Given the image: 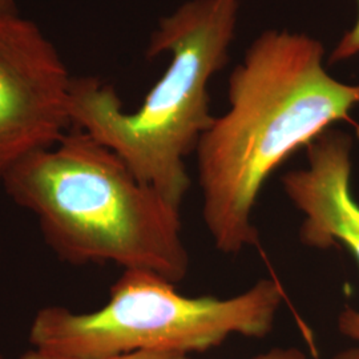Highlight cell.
I'll use <instances>...</instances> for the list:
<instances>
[{
  "instance_id": "6da1fadb",
  "label": "cell",
  "mask_w": 359,
  "mask_h": 359,
  "mask_svg": "<svg viewBox=\"0 0 359 359\" xmlns=\"http://www.w3.org/2000/svg\"><path fill=\"white\" fill-rule=\"evenodd\" d=\"M318 39L266 29L229 77V108L198 147L203 219L215 248L238 255L258 244L253 215L277 168L359 107V84L334 79Z\"/></svg>"
},
{
  "instance_id": "7a4b0ae2",
  "label": "cell",
  "mask_w": 359,
  "mask_h": 359,
  "mask_svg": "<svg viewBox=\"0 0 359 359\" xmlns=\"http://www.w3.org/2000/svg\"><path fill=\"white\" fill-rule=\"evenodd\" d=\"M1 185L68 264L112 262L173 283L188 274L181 209L83 129L72 127L55 145L28 154Z\"/></svg>"
},
{
  "instance_id": "3957f363",
  "label": "cell",
  "mask_w": 359,
  "mask_h": 359,
  "mask_svg": "<svg viewBox=\"0 0 359 359\" xmlns=\"http://www.w3.org/2000/svg\"><path fill=\"white\" fill-rule=\"evenodd\" d=\"M243 0H187L154 28L147 57L168 53L169 65L135 112H126L112 84L74 77L72 127L114 151L142 184L181 209L191 188L185 160L215 116L210 79L229 62Z\"/></svg>"
},
{
  "instance_id": "277c9868",
  "label": "cell",
  "mask_w": 359,
  "mask_h": 359,
  "mask_svg": "<svg viewBox=\"0 0 359 359\" xmlns=\"http://www.w3.org/2000/svg\"><path fill=\"white\" fill-rule=\"evenodd\" d=\"M285 297L276 278H262L229 298L187 297L157 273L126 269L103 308L90 313L40 309L29 327V342L35 348L81 358L135 351L189 355L219 346L231 335H269Z\"/></svg>"
},
{
  "instance_id": "5b68a950",
  "label": "cell",
  "mask_w": 359,
  "mask_h": 359,
  "mask_svg": "<svg viewBox=\"0 0 359 359\" xmlns=\"http://www.w3.org/2000/svg\"><path fill=\"white\" fill-rule=\"evenodd\" d=\"M74 76L41 28L20 13H0V184L28 154L72 128Z\"/></svg>"
},
{
  "instance_id": "8992f818",
  "label": "cell",
  "mask_w": 359,
  "mask_h": 359,
  "mask_svg": "<svg viewBox=\"0 0 359 359\" xmlns=\"http://www.w3.org/2000/svg\"><path fill=\"white\" fill-rule=\"evenodd\" d=\"M351 152L348 133L327 129L306 147V167L283 175V187L304 215L299 241L313 249L342 245L359 265V204L350 188ZM338 327L359 345V310H344Z\"/></svg>"
},
{
  "instance_id": "52a82bcc",
  "label": "cell",
  "mask_w": 359,
  "mask_h": 359,
  "mask_svg": "<svg viewBox=\"0 0 359 359\" xmlns=\"http://www.w3.org/2000/svg\"><path fill=\"white\" fill-rule=\"evenodd\" d=\"M18 359H191L187 354L170 353V351H135L128 354H120L112 357H102V358H81V357H71L55 354L50 351H44L40 348H29L23 353Z\"/></svg>"
},
{
  "instance_id": "ba28073f",
  "label": "cell",
  "mask_w": 359,
  "mask_h": 359,
  "mask_svg": "<svg viewBox=\"0 0 359 359\" xmlns=\"http://www.w3.org/2000/svg\"><path fill=\"white\" fill-rule=\"evenodd\" d=\"M359 56V0H358V18L355 25L348 29L346 34L338 41L330 56L329 63L335 65L341 62H346L348 59Z\"/></svg>"
},
{
  "instance_id": "9c48e42d",
  "label": "cell",
  "mask_w": 359,
  "mask_h": 359,
  "mask_svg": "<svg viewBox=\"0 0 359 359\" xmlns=\"http://www.w3.org/2000/svg\"><path fill=\"white\" fill-rule=\"evenodd\" d=\"M252 359H309V357L297 347H274L257 354Z\"/></svg>"
},
{
  "instance_id": "30bf717a",
  "label": "cell",
  "mask_w": 359,
  "mask_h": 359,
  "mask_svg": "<svg viewBox=\"0 0 359 359\" xmlns=\"http://www.w3.org/2000/svg\"><path fill=\"white\" fill-rule=\"evenodd\" d=\"M332 359H359V345L339 351Z\"/></svg>"
},
{
  "instance_id": "8fae6325",
  "label": "cell",
  "mask_w": 359,
  "mask_h": 359,
  "mask_svg": "<svg viewBox=\"0 0 359 359\" xmlns=\"http://www.w3.org/2000/svg\"><path fill=\"white\" fill-rule=\"evenodd\" d=\"M19 13L15 0H0V13Z\"/></svg>"
},
{
  "instance_id": "7c38bea8",
  "label": "cell",
  "mask_w": 359,
  "mask_h": 359,
  "mask_svg": "<svg viewBox=\"0 0 359 359\" xmlns=\"http://www.w3.org/2000/svg\"><path fill=\"white\" fill-rule=\"evenodd\" d=\"M0 359H4L3 357H1V354H0Z\"/></svg>"
}]
</instances>
